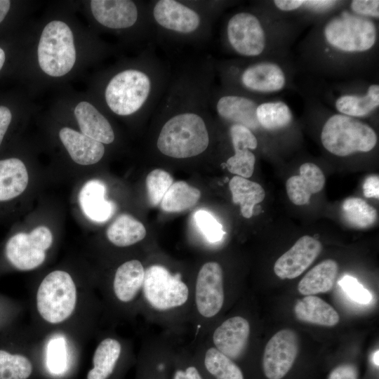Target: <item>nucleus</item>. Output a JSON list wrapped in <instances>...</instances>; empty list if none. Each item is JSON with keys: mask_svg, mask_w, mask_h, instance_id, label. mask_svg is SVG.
Wrapping results in <instances>:
<instances>
[{"mask_svg": "<svg viewBox=\"0 0 379 379\" xmlns=\"http://www.w3.org/2000/svg\"><path fill=\"white\" fill-rule=\"evenodd\" d=\"M193 277L161 262L145 267L139 314L163 331L181 336L190 327Z\"/></svg>", "mask_w": 379, "mask_h": 379, "instance_id": "nucleus-1", "label": "nucleus"}, {"mask_svg": "<svg viewBox=\"0 0 379 379\" xmlns=\"http://www.w3.org/2000/svg\"><path fill=\"white\" fill-rule=\"evenodd\" d=\"M171 73L152 53L142 68H130L113 76L105 90V100L117 115L128 117L155 110L163 97Z\"/></svg>", "mask_w": 379, "mask_h": 379, "instance_id": "nucleus-2", "label": "nucleus"}, {"mask_svg": "<svg viewBox=\"0 0 379 379\" xmlns=\"http://www.w3.org/2000/svg\"><path fill=\"white\" fill-rule=\"evenodd\" d=\"M213 11L208 1L158 0L149 4L153 31L178 42L206 40Z\"/></svg>", "mask_w": 379, "mask_h": 379, "instance_id": "nucleus-3", "label": "nucleus"}, {"mask_svg": "<svg viewBox=\"0 0 379 379\" xmlns=\"http://www.w3.org/2000/svg\"><path fill=\"white\" fill-rule=\"evenodd\" d=\"M55 239L53 228L45 222L14 225L8 234L0 255V270L27 272L44 264Z\"/></svg>", "mask_w": 379, "mask_h": 379, "instance_id": "nucleus-4", "label": "nucleus"}, {"mask_svg": "<svg viewBox=\"0 0 379 379\" xmlns=\"http://www.w3.org/2000/svg\"><path fill=\"white\" fill-rule=\"evenodd\" d=\"M321 141L330 153L347 157L355 152H368L376 145L375 131L368 124L349 116L335 114L324 123Z\"/></svg>", "mask_w": 379, "mask_h": 379, "instance_id": "nucleus-5", "label": "nucleus"}, {"mask_svg": "<svg viewBox=\"0 0 379 379\" xmlns=\"http://www.w3.org/2000/svg\"><path fill=\"white\" fill-rule=\"evenodd\" d=\"M209 144L206 120H163L156 140V147L162 154L178 159L200 155Z\"/></svg>", "mask_w": 379, "mask_h": 379, "instance_id": "nucleus-6", "label": "nucleus"}, {"mask_svg": "<svg viewBox=\"0 0 379 379\" xmlns=\"http://www.w3.org/2000/svg\"><path fill=\"white\" fill-rule=\"evenodd\" d=\"M77 300L76 284L72 275L55 270L41 280L36 295L38 313L51 324H60L74 312Z\"/></svg>", "mask_w": 379, "mask_h": 379, "instance_id": "nucleus-7", "label": "nucleus"}, {"mask_svg": "<svg viewBox=\"0 0 379 379\" xmlns=\"http://www.w3.org/2000/svg\"><path fill=\"white\" fill-rule=\"evenodd\" d=\"M41 69L51 77L67 74L76 60L74 36L69 26L53 20L44 28L37 50Z\"/></svg>", "mask_w": 379, "mask_h": 379, "instance_id": "nucleus-8", "label": "nucleus"}, {"mask_svg": "<svg viewBox=\"0 0 379 379\" xmlns=\"http://www.w3.org/2000/svg\"><path fill=\"white\" fill-rule=\"evenodd\" d=\"M324 37L332 48L345 53H361L375 44L377 28L367 18L344 14L330 20L324 26Z\"/></svg>", "mask_w": 379, "mask_h": 379, "instance_id": "nucleus-9", "label": "nucleus"}, {"mask_svg": "<svg viewBox=\"0 0 379 379\" xmlns=\"http://www.w3.org/2000/svg\"><path fill=\"white\" fill-rule=\"evenodd\" d=\"M32 183V173L20 158L0 159V219L12 217L27 197Z\"/></svg>", "mask_w": 379, "mask_h": 379, "instance_id": "nucleus-10", "label": "nucleus"}, {"mask_svg": "<svg viewBox=\"0 0 379 379\" xmlns=\"http://www.w3.org/2000/svg\"><path fill=\"white\" fill-rule=\"evenodd\" d=\"M251 335L249 319L236 314L218 320L204 340L241 366L248 353Z\"/></svg>", "mask_w": 379, "mask_h": 379, "instance_id": "nucleus-11", "label": "nucleus"}, {"mask_svg": "<svg viewBox=\"0 0 379 379\" xmlns=\"http://www.w3.org/2000/svg\"><path fill=\"white\" fill-rule=\"evenodd\" d=\"M225 37L229 48L244 58H255L266 47V35L256 15L248 11L234 13L227 20Z\"/></svg>", "mask_w": 379, "mask_h": 379, "instance_id": "nucleus-12", "label": "nucleus"}, {"mask_svg": "<svg viewBox=\"0 0 379 379\" xmlns=\"http://www.w3.org/2000/svg\"><path fill=\"white\" fill-rule=\"evenodd\" d=\"M179 337L170 333L149 336L143 343L138 379H171L172 359Z\"/></svg>", "mask_w": 379, "mask_h": 379, "instance_id": "nucleus-13", "label": "nucleus"}, {"mask_svg": "<svg viewBox=\"0 0 379 379\" xmlns=\"http://www.w3.org/2000/svg\"><path fill=\"white\" fill-rule=\"evenodd\" d=\"M298 338L295 331L283 329L267 342L261 360L264 379H286L298 355Z\"/></svg>", "mask_w": 379, "mask_h": 379, "instance_id": "nucleus-14", "label": "nucleus"}, {"mask_svg": "<svg viewBox=\"0 0 379 379\" xmlns=\"http://www.w3.org/2000/svg\"><path fill=\"white\" fill-rule=\"evenodd\" d=\"M145 267L137 258H131L117 266L112 275L109 293L120 310L139 313Z\"/></svg>", "mask_w": 379, "mask_h": 379, "instance_id": "nucleus-15", "label": "nucleus"}, {"mask_svg": "<svg viewBox=\"0 0 379 379\" xmlns=\"http://www.w3.org/2000/svg\"><path fill=\"white\" fill-rule=\"evenodd\" d=\"M258 103L252 98L234 92L213 89L210 105L217 116L231 124H240L252 131L260 128L256 117Z\"/></svg>", "mask_w": 379, "mask_h": 379, "instance_id": "nucleus-16", "label": "nucleus"}, {"mask_svg": "<svg viewBox=\"0 0 379 379\" xmlns=\"http://www.w3.org/2000/svg\"><path fill=\"white\" fill-rule=\"evenodd\" d=\"M239 86L250 92L269 93L281 91L286 77L283 69L271 62H257L239 69L234 78Z\"/></svg>", "mask_w": 379, "mask_h": 379, "instance_id": "nucleus-17", "label": "nucleus"}, {"mask_svg": "<svg viewBox=\"0 0 379 379\" xmlns=\"http://www.w3.org/2000/svg\"><path fill=\"white\" fill-rule=\"evenodd\" d=\"M322 246L315 238L305 235L275 262L274 272L281 279H294L300 276L315 260Z\"/></svg>", "mask_w": 379, "mask_h": 379, "instance_id": "nucleus-18", "label": "nucleus"}, {"mask_svg": "<svg viewBox=\"0 0 379 379\" xmlns=\"http://www.w3.org/2000/svg\"><path fill=\"white\" fill-rule=\"evenodd\" d=\"M191 345L204 379H247L246 372L238 364L206 340Z\"/></svg>", "mask_w": 379, "mask_h": 379, "instance_id": "nucleus-19", "label": "nucleus"}, {"mask_svg": "<svg viewBox=\"0 0 379 379\" xmlns=\"http://www.w3.org/2000/svg\"><path fill=\"white\" fill-rule=\"evenodd\" d=\"M77 204L83 215L91 222L101 223L114 213V205L107 197V187L97 178L88 179L81 186Z\"/></svg>", "mask_w": 379, "mask_h": 379, "instance_id": "nucleus-20", "label": "nucleus"}, {"mask_svg": "<svg viewBox=\"0 0 379 379\" xmlns=\"http://www.w3.org/2000/svg\"><path fill=\"white\" fill-rule=\"evenodd\" d=\"M91 8L95 20L112 29L132 27L140 17L138 6L130 0H93Z\"/></svg>", "mask_w": 379, "mask_h": 379, "instance_id": "nucleus-21", "label": "nucleus"}, {"mask_svg": "<svg viewBox=\"0 0 379 379\" xmlns=\"http://www.w3.org/2000/svg\"><path fill=\"white\" fill-rule=\"evenodd\" d=\"M59 138L72 160L80 166H92L103 157L104 144L69 127L62 128Z\"/></svg>", "mask_w": 379, "mask_h": 379, "instance_id": "nucleus-22", "label": "nucleus"}, {"mask_svg": "<svg viewBox=\"0 0 379 379\" xmlns=\"http://www.w3.org/2000/svg\"><path fill=\"white\" fill-rule=\"evenodd\" d=\"M325 176L320 168L314 164L307 162L300 167V174L290 177L286 189L291 201L301 206L309 202L313 194L318 193L324 187Z\"/></svg>", "mask_w": 379, "mask_h": 379, "instance_id": "nucleus-23", "label": "nucleus"}, {"mask_svg": "<svg viewBox=\"0 0 379 379\" xmlns=\"http://www.w3.org/2000/svg\"><path fill=\"white\" fill-rule=\"evenodd\" d=\"M126 348L123 341L117 337H105L95 348L93 368L87 379H110L121 364Z\"/></svg>", "mask_w": 379, "mask_h": 379, "instance_id": "nucleus-24", "label": "nucleus"}, {"mask_svg": "<svg viewBox=\"0 0 379 379\" xmlns=\"http://www.w3.org/2000/svg\"><path fill=\"white\" fill-rule=\"evenodd\" d=\"M74 115L81 133L102 144L114 141L115 134L109 121L93 105L79 102L74 109Z\"/></svg>", "mask_w": 379, "mask_h": 379, "instance_id": "nucleus-25", "label": "nucleus"}, {"mask_svg": "<svg viewBox=\"0 0 379 379\" xmlns=\"http://www.w3.org/2000/svg\"><path fill=\"white\" fill-rule=\"evenodd\" d=\"M105 234L112 245L118 248H127L142 241L147 232L140 221L129 214L122 213L109 224Z\"/></svg>", "mask_w": 379, "mask_h": 379, "instance_id": "nucleus-26", "label": "nucleus"}, {"mask_svg": "<svg viewBox=\"0 0 379 379\" xmlns=\"http://www.w3.org/2000/svg\"><path fill=\"white\" fill-rule=\"evenodd\" d=\"M294 312L300 321L324 326H334L340 317L335 309L326 301L315 295H307L298 300Z\"/></svg>", "mask_w": 379, "mask_h": 379, "instance_id": "nucleus-27", "label": "nucleus"}, {"mask_svg": "<svg viewBox=\"0 0 379 379\" xmlns=\"http://www.w3.org/2000/svg\"><path fill=\"white\" fill-rule=\"evenodd\" d=\"M338 271V263L331 259L324 260L312 268L300 281L298 289L305 295L326 293L331 290Z\"/></svg>", "mask_w": 379, "mask_h": 379, "instance_id": "nucleus-28", "label": "nucleus"}, {"mask_svg": "<svg viewBox=\"0 0 379 379\" xmlns=\"http://www.w3.org/2000/svg\"><path fill=\"white\" fill-rule=\"evenodd\" d=\"M379 106V86L371 84L364 95L346 94L338 97L335 107L339 114L353 118L364 117Z\"/></svg>", "mask_w": 379, "mask_h": 379, "instance_id": "nucleus-29", "label": "nucleus"}, {"mask_svg": "<svg viewBox=\"0 0 379 379\" xmlns=\"http://www.w3.org/2000/svg\"><path fill=\"white\" fill-rule=\"evenodd\" d=\"M234 204H239L241 213L246 218L253 215L254 206L262 201L265 192L258 182L240 176H234L229 182Z\"/></svg>", "mask_w": 379, "mask_h": 379, "instance_id": "nucleus-30", "label": "nucleus"}, {"mask_svg": "<svg viewBox=\"0 0 379 379\" xmlns=\"http://www.w3.org/2000/svg\"><path fill=\"white\" fill-rule=\"evenodd\" d=\"M201 197L200 191L185 181L173 183L161 199V208L166 212L176 213L194 206Z\"/></svg>", "mask_w": 379, "mask_h": 379, "instance_id": "nucleus-31", "label": "nucleus"}, {"mask_svg": "<svg viewBox=\"0 0 379 379\" xmlns=\"http://www.w3.org/2000/svg\"><path fill=\"white\" fill-rule=\"evenodd\" d=\"M256 117L260 128L277 131L288 126L292 121L293 114L285 102L271 101L258 105Z\"/></svg>", "mask_w": 379, "mask_h": 379, "instance_id": "nucleus-32", "label": "nucleus"}, {"mask_svg": "<svg viewBox=\"0 0 379 379\" xmlns=\"http://www.w3.org/2000/svg\"><path fill=\"white\" fill-rule=\"evenodd\" d=\"M341 213L345 222L356 228L371 227L377 220L376 210L358 197L345 199L341 206Z\"/></svg>", "mask_w": 379, "mask_h": 379, "instance_id": "nucleus-33", "label": "nucleus"}, {"mask_svg": "<svg viewBox=\"0 0 379 379\" xmlns=\"http://www.w3.org/2000/svg\"><path fill=\"white\" fill-rule=\"evenodd\" d=\"M171 379H204L191 344H178L172 359Z\"/></svg>", "mask_w": 379, "mask_h": 379, "instance_id": "nucleus-34", "label": "nucleus"}, {"mask_svg": "<svg viewBox=\"0 0 379 379\" xmlns=\"http://www.w3.org/2000/svg\"><path fill=\"white\" fill-rule=\"evenodd\" d=\"M32 368L26 356L0 346V379H27Z\"/></svg>", "mask_w": 379, "mask_h": 379, "instance_id": "nucleus-35", "label": "nucleus"}, {"mask_svg": "<svg viewBox=\"0 0 379 379\" xmlns=\"http://www.w3.org/2000/svg\"><path fill=\"white\" fill-rule=\"evenodd\" d=\"M173 178L167 171L156 168L146 178V187L150 204L157 205L173 184Z\"/></svg>", "mask_w": 379, "mask_h": 379, "instance_id": "nucleus-36", "label": "nucleus"}, {"mask_svg": "<svg viewBox=\"0 0 379 379\" xmlns=\"http://www.w3.org/2000/svg\"><path fill=\"white\" fill-rule=\"evenodd\" d=\"M194 219L199 231L210 244H216L222 240L225 231L222 225L208 211L198 210L194 215Z\"/></svg>", "mask_w": 379, "mask_h": 379, "instance_id": "nucleus-37", "label": "nucleus"}, {"mask_svg": "<svg viewBox=\"0 0 379 379\" xmlns=\"http://www.w3.org/2000/svg\"><path fill=\"white\" fill-rule=\"evenodd\" d=\"M255 162V157L251 150H236L225 166L231 173L247 179L253 173Z\"/></svg>", "mask_w": 379, "mask_h": 379, "instance_id": "nucleus-38", "label": "nucleus"}, {"mask_svg": "<svg viewBox=\"0 0 379 379\" xmlns=\"http://www.w3.org/2000/svg\"><path fill=\"white\" fill-rule=\"evenodd\" d=\"M229 134L234 151L255 149L258 140L253 131L240 124H230Z\"/></svg>", "mask_w": 379, "mask_h": 379, "instance_id": "nucleus-39", "label": "nucleus"}, {"mask_svg": "<svg viewBox=\"0 0 379 379\" xmlns=\"http://www.w3.org/2000/svg\"><path fill=\"white\" fill-rule=\"evenodd\" d=\"M339 286L353 301L366 305L372 300V294L357 279L350 275H345L338 281Z\"/></svg>", "mask_w": 379, "mask_h": 379, "instance_id": "nucleus-40", "label": "nucleus"}, {"mask_svg": "<svg viewBox=\"0 0 379 379\" xmlns=\"http://www.w3.org/2000/svg\"><path fill=\"white\" fill-rule=\"evenodd\" d=\"M65 353L62 338L51 341L47 354V362L51 371L56 373L63 371L66 364Z\"/></svg>", "mask_w": 379, "mask_h": 379, "instance_id": "nucleus-41", "label": "nucleus"}, {"mask_svg": "<svg viewBox=\"0 0 379 379\" xmlns=\"http://www.w3.org/2000/svg\"><path fill=\"white\" fill-rule=\"evenodd\" d=\"M350 8L355 15L364 18H379V1L378 0H354L351 1Z\"/></svg>", "mask_w": 379, "mask_h": 379, "instance_id": "nucleus-42", "label": "nucleus"}, {"mask_svg": "<svg viewBox=\"0 0 379 379\" xmlns=\"http://www.w3.org/2000/svg\"><path fill=\"white\" fill-rule=\"evenodd\" d=\"M359 370L356 364L345 362L338 364L329 372L327 379H358Z\"/></svg>", "mask_w": 379, "mask_h": 379, "instance_id": "nucleus-43", "label": "nucleus"}, {"mask_svg": "<svg viewBox=\"0 0 379 379\" xmlns=\"http://www.w3.org/2000/svg\"><path fill=\"white\" fill-rule=\"evenodd\" d=\"M363 192L367 198H379V178L373 175L366 178L363 184Z\"/></svg>", "mask_w": 379, "mask_h": 379, "instance_id": "nucleus-44", "label": "nucleus"}, {"mask_svg": "<svg viewBox=\"0 0 379 379\" xmlns=\"http://www.w3.org/2000/svg\"><path fill=\"white\" fill-rule=\"evenodd\" d=\"M11 121L12 114L10 109L5 106L0 105V147L8 131Z\"/></svg>", "mask_w": 379, "mask_h": 379, "instance_id": "nucleus-45", "label": "nucleus"}, {"mask_svg": "<svg viewBox=\"0 0 379 379\" xmlns=\"http://www.w3.org/2000/svg\"><path fill=\"white\" fill-rule=\"evenodd\" d=\"M305 0H276L275 6L282 11H293L304 6Z\"/></svg>", "mask_w": 379, "mask_h": 379, "instance_id": "nucleus-46", "label": "nucleus"}, {"mask_svg": "<svg viewBox=\"0 0 379 379\" xmlns=\"http://www.w3.org/2000/svg\"><path fill=\"white\" fill-rule=\"evenodd\" d=\"M11 6L8 0H0V22L3 21L7 15Z\"/></svg>", "mask_w": 379, "mask_h": 379, "instance_id": "nucleus-47", "label": "nucleus"}, {"mask_svg": "<svg viewBox=\"0 0 379 379\" xmlns=\"http://www.w3.org/2000/svg\"><path fill=\"white\" fill-rule=\"evenodd\" d=\"M378 356H379V352L378 350H377L373 354L371 362L375 368H378L379 366V360H378Z\"/></svg>", "mask_w": 379, "mask_h": 379, "instance_id": "nucleus-48", "label": "nucleus"}, {"mask_svg": "<svg viewBox=\"0 0 379 379\" xmlns=\"http://www.w3.org/2000/svg\"><path fill=\"white\" fill-rule=\"evenodd\" d=\"M6 55L4 50L0 48V70L2 68L4 63L5 62Z\"/></svg>", "mask_w": 379, "mask_h": 379, "instance_id": "nucleus-49", "label": "nucleus"}, {"mask_svg": "<svg viewBox=\"0 0 379 379\" xmlns=\"http://www.w3.org/2000/svg\"><path fill=\"white\" fill-rule=\"evenodd\" d=\"M1 302V301H0V302ZM4 307H5V305H3L2 306L0 305V310H1V308H4ZM5 314H6L5 313L1 314V312H0V317H1V316H5ZM1 320H2V321H4V319H0V321H1Z\"/></svg>", "mask_w": 379, "mask_h": 379, "instance_id": "nucleus-50", "label": "nucleus"}]
</instances>
